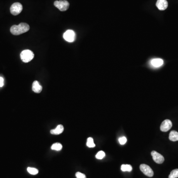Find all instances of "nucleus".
<instances>
[{
	"instance_id": "f257e3e1",
	"label": "nucleus",
	"mask_w": 178,
	"mask_h": 178,
	"mask_svg": "<svg viewBox=\"0 0 178 178\" xmlns=\"http://www.w3.org/2000/svg\"><path fill=\"white\" fill-rule=\"evenodd\" d=\"M30 26L26 23H21L18 25H13L10 28V32L14 35H19L28 31Z\"/></svg>"
},
{
	"instance_id": "dca6fc26",
	"label": "nucleus",
	"mask_w": 178,
	"mask_h": 178,
	"mask_svg": "<svg viewBox=\"0 0 178 178\" xmlns=\"http://www.w3.org/2000/svg\"><path fill=\"white\" fill-rule=\"evenodd\" d=\"M87 146L89 148H94L96 146V145L95 144L94 142V139L90 137L88 138L87 141Z\"/></svg>"
},
{
	"instance_id": "aec40b11",
	"label": "nucleus",
	"mask_w": 178,
	"mask_h": 178,
	"mask_svg": "<svg viewBox=\"0 0 178 178\" xmlns=\"http://www.w3.org/2000/svg\"><path fill=\"white\" fill-rule=\"evenodd\" d=\"M127 141V138L125 137H122L119 139V141L121 145H124Z\"/></svg>"
},
{
	"instance_id": "20e7f679",
	"label": "nucleus",
	"mask_w": 178,
	"mask_h": 178,
	"mask_svg": "<svg viewBox=\"0 0 178 178\" xmlns=\"http://www.w3.org/2000/svg\"><path fill=\"white\" fill-rule=\"evenodd\" d=\"M22 9L23 7L21 3H14L10 7V12L12 15H18L22 12Z\"/></svg>"
},
{
	"instance_id": "412c9836",
	"label": "nucleus",
	"mask_w": 178,
	"mask_h": 178,
	"mask_svg": "<svg viewBox=\"0 0 178 178\" xmlns=\"http://www.w3.org/2000/svg\"><path fill=\"white\" fill-rule=\"evenodd\" d=\"M75 176L76 177V178H87L86 175H85L84 174L81 173V172H78L76 173Z\"/></svg>"
},
{
	"instance_id": "f3484780",
	"label": "nucleus",
	"mask_w": 178,
	"mask_h": 178,
	"mask_svg": "<svg viewBox=\"0 0 178 178\" xmlns=\"http://www.w3.org/2000/svg\"><path fill=\"white\" fill-rule=\"evenodd\" d=\"M27 170L29 174L33 175H37L39 172L36 168H32V167H28Z\"/></svg>"
},
{
	"instance_id": "ddd939ff",
	"label": "nucleus",
	"mask_w": 178,
	"mask_h": 178,
	"mask_svg": "<svg viewBox=\"0 0 178 178\" xmlns=\"http://www.w3.org/2000/svg\"><path fill=\"white\" fill-rule=\"evenodd\" d=\"M169 139L172 141H178V132L176 131H172L169 134Z\"/></svg>"
},
{
	"instance_id": "9b49d317",
	"label": "nucleus",
	"mask_w": 178,
	"mask_h": 178,
	"mask_svg": "<svg viewBox=\"0 0 178 178\" xmlns=\"http://www.w3.org/2000/svg\"><path fill=\"white\" fill-rule=\"evenodd\" d=\"M64 131V127L62 125H59L57 127V128L55 129L51 130L50 131V133L52 135H59Z\"/></svg>"
},
{
	"instance_id": "1a4fd4ad",
	"label": "nucleus",
	"mask_w": 178,
	"mask_h": 178,
	"mask_svg": "<svg viewBox=\"0 0 178 178\" xmlns=\"http://www.w3.org/2000/svg\"><path fill=\"white\" fill-rule=\"evenodd\" d=\"M156 6L159 10H165L168 7V2L166 0H157Z\"/></svg>"
},
{
	"instance_id": "f8f14e48",
	"label": "nucleus",
	"mask_w": 178,
	"mask_h": 178,
	"mask_svg": "<svg viewBox=\"0 0 178 178\" xmlns=\"http://www.w3.org/2000/svg\"><path fill=\"white\" fill-rule=\"evenodd\" d=\"M163 63L164 61L163 59H153L151 61V65L155 67H160L163 65Z\"/></svg>"
},
{
	"instance_id": "a211bd4d",
	"label": "nucleus",
	"mask_w": 178,
	"mask_h": 178,
	"mask_svg": "<svg viewBox=\"0 0 178 178\" xmlns=\"http://www.w3.org/2000/svg\"><path fill=\"white\" fill-rule=\"evenodd\" d=\"M178 178V169L172 170L169 176V178Z\"/></svg>"
},
{
	"instance_id": "f03ea898",
	"label": "nucleus",
	"mask_w": 178,
	"mask_h": 178,
	"mask_svg": "<svg viewBox=\"0 0 178 178\" xmlns=\"http://www.w3.org/2000/svg\"><path fill=\"white\" fill-rule=\"evenodd\" d=\"M34 57L33 52L32 51L29 50H23L20 54V58L23 62L27 63V62L32 61Z\"/></svg>"
},
{
	"instance_id": "2eb2a0df",
	"label": "nucleus",
	"mask_w": 178,
	"mask_h": 178,
	"mask_svg": "<svg viewBox=\"0 0 178 178\" xmlns=\"http://www.w3.org/2000/svg\"><path fill=\"white\" fill-rule=\"evenodd\" d=\"M62 146L61 144L59 143H55L51 146V149L54 150L59 151L62 149Z\"/></svg>"
},
{
	"instance_id": "6ab92c4d",
	"label": "nucleus",
	"mask_w": 178,
	"mask_h": 178,
	"mask_svg": "<svg viewBox=\"0 0 178 178\" xmlns=\"http://www.w3.org/2000/svg\"><path fill=\"white\" fill-rule=\"evenodd\" d=\"M105 155L106 154L104 153V151H99L96 155V157L97 159H102L103 158H104Z\"/></svg>"
},
{
	"instance_id": "39448f33",
	"label": "nucleus",
	"mask_w": 178,
	"mask_h": 178,
	"mask_svg": "<svg viewBox=\"0 0 178 178\" xmlns=\"http://www.w3.org/2000/svg\"><path fill=\"white\" fill-rule=\"evenodd\" d=\"M139 169L145 175L149 177H152L154 175L153 170L148 165L142 164L140 165Z\"/></svg>"
},
{
	"instance_id": "423d86ee",
	"label": "nucleus",
	"mask_w": 178,
	"mask_h": 178,
	"mask_svg": "<svg viewBox=\"0 0 178 178\" xmlns=\"http://www.w3.org/2000/svg\"><path fill=\"white\" fill-rule=\"evenodd\" d=\"M63 38L67 42H74L75 39V33L72 30H68L63 34Z\"/></svg>"
},
{
	"instance_id": "4468645a",
	"label": "nucleus",
	"mask_w": 178,
	"mask_h": 178,
	"mask_svg": "<svg viewBox=\"0 0 178 178\" xmlns=\"http://www.w3.org/2000/svg\"><path fill=\"white\" fill-rule=\"evenodd\" d=\"M121 169L123 172H131L132 170V167L131 165L123 164L121 165Z\"/></svg>"
},
{
	"instance_id": "0eeeda50",
	"label": "nucleus",
	"mask_w": 178,
	"mask_h": 178,
	"mask_svg": "<svg viewBox=\"0 0 178 178\" xmlns=\"http://www.w3.org/2000/svg\"><path fill=\"white\" fill-rule=\"evenodd\" d=\"M151 155L152 156L153 160L157 164H162L164 161V158L161 155L157 152L156 151H152L151 152Z\"/></svg>"
},
{
	"instance_id": "6e6552de",
	"label": "nucleus",
	"mask_w": 178,
	"mask_h": 178,
	"mask_svg": "<svg viewBox=\"0 0 178 178\" xmlns=\"http://www.w3.org/2000/svg\"><path fill=\"white\" fill-rule=\"evenodd\" d=\"M172 127V123L170 120H165L163 121L160 126V130L162 132H167L169 131Z\"/></svg>"
},
{
	"instance_id": "4be33fe9",
	"label": "nucleus",
	"mask_w": 178,
	"mask_h": 178,
	"mask_svg": "<svg viewBox=\"0 0 178 178\" xmlns=\"http://www.w3.org/2000/svg\"><path fill=\"white\" fill-rule=\"evenodd\" d=\"M4 85V80L3 77H0V87H2Z\"/></svg>"
},
{
	"instance_id": "9d476101",
	"label": "nucleus",
	"mask_w": 178,
	"mask_h": 178,
	"mask_svg": "<svg viewBox=\"0 0 178 178\" xmlns=\"http://www.w3.org/2000/svg\"><path fill=\"white\" fill-rule=\"evenodd\" d=\"M32 90L36 93H40L42 90V87L37 81H34L32 85Z\"/></svg>"
},
{
	"instance_id": "7ed1b4c3",
	"label": "nucleus",
	"mask_w": 178,
	"mask_h": 178,
	"mask_svg": "<svg viewBox=\"0 0 178 178\" xmlns=\"http://www.w3.org/2000/svg\"><path fill=\"white\" fill-rule=\"evenodd\" d=\"M54 5L61 12H64L67 10L69 7V3L66 0H60L56 1L54 2Z\"/></svg>"
}]
</instances>
